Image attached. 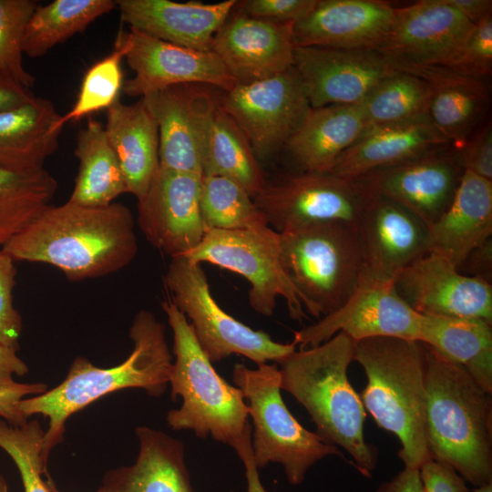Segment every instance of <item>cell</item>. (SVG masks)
Here are the masks:
<instances>
[{"label":"cell","mask_w":492,"mask_h":492,"mask_svg":"<svg viewBox=\"0 0 492 492\" xmlns=\"http://www.w3.org/2000/svg\"><path fill=\"white\" fill-rule=\"evenodd\" d=\"M2 249L15 261L46 263L81 281L127 267L138 247L132 212L124 204L89 207L67 200L48 205Z\"/></svg>","instance_id":"6da1fadb"},{"label":"cell","mask_w":492,"mask_h":492,"mask_svg":"<svg viewBox=\"0 0 492 492\" xmlns=\"http://www.w3.org/2000/svg\"><path fill=\"white\" fill-rule=\"evenodd\" d=\"M128 334L133 349L119 364L101 368L77 356L62 383L19 402V409L27 418L41 415L48 419L42 441V456L46 465L50 452L63 440L67 418L75 413L104 395L125 388H140L152 396L165 393L172 357L164 324L152 313L140 310Z\"/></svg>","instance_id":"7a4b0ae2"},{"label":"cell","mask_w":492,"mask_h":492,"mask_svg":"<svg viewBox=\"0 0 492 492\" xmlns=\"http://www.w3.org/2000/svg\"><path fill=\"white\" fill-rule=\"evenodd\" d=\"M354 343L347 334L338 333L319 345L295 350L276 364L281 389L307 410L316 425L315 433L344 449L357 470L371 477L378 453L365 441L366 413L347 375Z\"/></svg>","instance_id":"3957f363"},{"label":"cell","mask_w":492,"mask_h":492,"mask_svg":"<svg viewBox=\"0 0 492 492\" xmlns=\"http://www.w3.org/2000/svg\"><path fill=\"white\" fill-rule=\"evenodd\" d=\"M425 346V429L430 456L475 487L492 483L491 395L461 366Z\"/></svg>","instance_id":"277c9868"},{"label":"cell","mask_w":492,"mask_h":492,"mask_svg":"<svg viewBox=\"0 0 492 492\" xmlns=\"http://www.w3.org/2000/svg\"><path fill=\"white\" fill-rule=\"evenodd\" d=\"M354 361L367 384L364 407L381 428L399 440L405 467L419 468L431 458L425 438L426 351L419 341L373 337L355 342Z\"/></svg>","instance_id":"5b68a950"},{"label":"cell","mask_w":492,"mask_h":492,"mask_svg":"<svg viewBox=\"0 0 492 492\" xmlns=\"http://www.w3.org/2000/svg\"><path fill=\"white\" fill-rule=\"evenodd\" d=\"M173 334L175 361L169 384L170 397H180L179 408L168 412L173 430H190L197 437H212L232 446L249 424L242 391L230 384L214 369L200 347L191 326L171 300L161 303Z\"/></svg>","instance_id":"8992f818"},{"label":"cell","mask_w":492,"mask_h":492,"mask_svg":"<svg viewBox=\"0 0 492 492\" xmlns=\"http://www.w3.org/2000/svg\"><path fill=\"white\" fill-rule=\"evenodd\" d=\"M281 261L302 302L314 317L350 298L364 271L356 227L329 221L280 233Z\"/></svg>","instance_id":"52a82bcc"},{"label":"cell","mask_w":492,"mask_h":492,"mask_svg":"<svg viewBox=\"0 0 492 492\" xmlns=\"http://www.w3.org/2000/svg\"><path fill=\"white\" fill-rule=\"evenodd\" d=\"M232 380L248 401L251 417V450L255 464L283 466L292 485L301 484L308 470L328 456L343 455L338 447L304 428L288 410L281 395L277 364L261 363L254 369L237 364Z\"/></svg>","instance_id":"ba28073f"},{"label":"cell","mask_w":492,"mask_h":492,"mask_svg":"<svg viewBox=\"0 0 492 492\" xmlns=\"http://www.w3.org/2000/svg\"><path fill=\"white\" fill-rule=\"evenodd\" d=\"M173 303L183 313L197 342L211 363L231 354L256 363H277L296 350V344L277 343L228 314L214 300L201 263L185 256L171 258L164 276Z\"/></svg>","instance_id":"9c48e42d"},{"label":"cell","mask_w":492,"mask_h":492,"mask_svg":"<svg viewBox=\"0 0 492 492\" xmlns=\"http://www.w3.org/2000/svg\"><path fill=\"white\" fill-rule=\"evenodd\" d=\"M185 257L209 262L244 277L251 288V307L271 316L282 297L292 319L306 317L302 302L281 261L280 233L269 225L242 230H208L200 243Z\"/></svg>","instance_id":"30bf717a"},{"label":"cell","mask_w":492,"mask_h":492,"mask_svg":"<svg viewBox=\"0 0 492 492\" xmlns=\"http://www.w3.org/2000/svg\"><path fill=\"white\" fill-rule=\"evenodd\" d=\"M275 231L329 222L356 227L371 194L358 179L332 172H299L265 184L253 198Z\"/></svg>","instance_id":"8fae6325"},{"label":"cell","mask_w":492,"mask_h":492,"mask_svg":"<svg viewBox=\"0 0 492 492\" xmlns=\"http://www.w3.org/2000/svg\"><path fill=\"white\" fill-rule=\"evenodd\" d=\"M219 105L241 129L258 160L284 148L311 108L293 67L265 79L236 84Z\"/></svg>","instance_id":"7c38bea8"},{"label":"cell","mask_w":492,"mask_h":492,"mask_svg":"<svg viewBox=\"0 0 492 492\" xmlns=\"http://www.w3.org/2000/svg\"><path fill=\"white\" fill-rule=\"evenodd\" d=\"M424 315L398 294L395 281L364 271L353 294L335 312L294 333L300 349L319 345L338 333L354 342L373 337L421 340Z\"/></svg>","instance_id":"4fadbf2b"},{"label":"cell","mask_w":492,"mask_h":492,"mask_svg":"<svg viewBox=\"0 0 492 492\" xmlns=\"http://www.w3.org/2000/svg\"><path fill=\"white\" fill-rule=\"evenodd\" d=\"M474 25L444 0H422L395 8L390 28L375 49L393 66L452 67Z\"/></svg>","instance_id":"5bb4252c"},{"label":"cell","mask_w":492,"mask_h":492,"mask_svg":"<svg viewBox=\"0 0 492 492\" xmlns=\"http://www.w3.org/2000/svg\"><path fill=\"white\" fill-rule=\"evenodd\" d=\"M116 44L125 49V59L134 72L123 84L130 97H143L155 90L179 84L211 85L224 92L237 82L211 51L182 47L138 30H120Z\"/></svg>","instance_id":"9a60e30c"},{"label":"cell","mask_w":492,"mask_h":492,"mask_svg":"<svg viewBox=\"0 0 492 492\" xmlns=\"http://www.w3.org/2000/svg\"><path fill=\"white\" fill-rule=\"evenodd\" d=\"M141 100L158 124L159 166L202 175L219 99L200 85L179 84Z\"/></svg>","instance_id":"2e32d148"},{"label":"cell","mask_w":492,"mask_h":492,"mask_svg":"<svg viewBox=\"0 0 492 492\" xmlns=\"http://www.w3.org/2000/svg\"><path fill=\"white\" fill-rule=\"evenodd\" d=\"M202 175L159 166L138 200V225L147 241L171 258L185 256L206 232L200 209Z\"/></svg>","instance_id":"e0dca14e"},{"label":"cell","mask_w":492,"mask_h":492,"mask_svg":"<svg viewBox=\"0 0 492 492\" xmlns=\"http://www.w3.org/2000/svg\"><path fill=\"white\" fill-rule=\"evenodd\" d=\"M465 172L452 145L358 178L371 195L402 205L428 227L449 207Z\"/></svg>","instance_id":"ac0fdd59"},{"label":"cell","mask_w":492,"mask_h":492,"mask_svg":"<svg viewBox=\"0 0 492 492\" xmlns=\"http://www.w3.org/2000/svg\"><path fill=\"white\" fill-rule=\"evenodd\" d=\"M311 108L358 105L396 69L373 49L300 46L293 66Z\"/></svg>","instance_id":"d6986e66"},{"label":"cell","mask_w":492,"mask_h":492,"mask_svg":"<svg viewBox=\"0 0 492 492\" xmlns=\"http://www.w3.org/2000/svg\"><path fill=\"white\" fill-rule=\"evenodd\" d=\"M401 298L424 315L477 318L492 323V285L466 275L449 261L428 252L395 280Z\"/></svg>","instance_id":"ffe728a7"},{"label":"cell","mask_w":492,"mask_h":492,"mask_svg":"<svg viewBox=\"0 0 492 492\" xmlns=\"http://www.w3.org/2000/svg\"><path fill=\"white\" fill-rule=\"evenodd\" d=\"M292 26L231 11L214 35L210 51L237 84L265 79L292 67Z\"/></svg>","instance_id":"44dd1931"},{"label":"cell","mask_w":492,"mask_h":492,"mask_svg":"<svg viewBox=\"0 0 492 492\" xmlns=\"http://www.w3.org/2000/svg\"><path fill=\"white\" fill-rule=\"evenodd\" d=\"M356 231L364 271L377 278L395 281L403 270L428 253V226L384 197L371 195Z\"/></svg>","instance_id":"7402d4cb"},{"label":"cell","mask_w":492,"mask_h":492,"mask_svg":"<svg viewBox=\"0 0 492 492\" xmlns=\"http://www.w3.org/2000/svg\"><path fill=\"white\" fill-rule=\"evenodd\" d=\"M395 9L382 0H317L293 24V45L375 50L390 28Z\"/></svg>","instance_id":"603a6c76"},{"label":"cell","mask_w":492,"mask_h":492,"mask_svg":"<svg viewBox=\"0 0 492 492\" xmlns=\"http://www.w3.org/2000/svg\"><path fill=\"white\" fill-rule=\"evenodd\" d=\"M237 0L204 4L169 0H118L122 22L129 28L182 47L210 51L214 35Z\"/></svg>","instance_id":"cb8c5ba5"},{"label":"cell","mask_w":492,"mask_h":492,"mask_svg":"<svg viewBox=\"0 0 492 492\" xmlns=\"http://www.w3.org/2000/svg\"><path fill=\"white\" fill-rule=\"evenodd\" d=\"M393 67L427 83L428 118L453 147L462 148L489 108V91L483 79L438 66Z\"/></svg>","instance_id":"d4e9b609"},{"label":"cell","mask_w":492,"mask_h":492,"mask_svg":"<svg viewBox=\"0 0 492 492\" xmlns=\"http://www.w3.org/2000/svg\"><path fill=\"white\" fill-rule=\"evenodd\" d=\"M448 145L428 117L374 127L341 154L331 172L356 179Z\"/></svg>","instance_id":"484cf974"},{"label":"cell","mask_w":492,"mask_h":492,"mask_svg":"<svg viewBox=\"0 0 492 492\" xmlns=\"http://www.w3.org/2000/svg\"><path fill=\"white\" fill-rule=\"evenodd\" d=\"M428 231V252L458 269L474 249L492 238V181L465 170L452 202Z\"/></svg>","instance_id":"4316f807"},{"label":"cell","mask_w":492,"mask_h":492,"mask_svg":"<svg viewBox=\"0 0 492 492\" xmlns=\"http://www.w3.org/2000/svg\"><path fill=\"white\" fill-rule=\"evenodd\" d=\"M366 129L359 104L311 108L284 148L301 172H331L341 154Z\"/></svg>","instance_id":"83f0119b"},{"label":"cell","mask_w":492,"mask_h":492,"mask_svg":"<svg viewBox=\"0 0 492 492\" xmlns=\"http://www.w3.org/2000/svg\"><path fill=\"white\" fill-rule=\"evenodd\" d=\"M105 129L128 193L138 200L147 192L159 167L158 124L141 98L129 105L118 99L106 110Z\"/></svg>","instance_id":"f1b7e54d"},{"label":"cell","mask_w":492,"mask_h":492,"mask_svg":"<svg viewBox=\"0 0 492 492\" xmlns=\"http://www.w3.org/2000/svg\"><path fill=\"white\" fill-rule=\"evenodd\" d=\"M60 117L52 101L40 97L0 111V168H44L46 159L58 149Z\"/></svg>","instance_id":"f546056e"},{"label":"cell","mask_w":492,"mask_h":492,"mask_svg":"<svg viewBox=\"0 0 492 492\" xmlns=\"http://www.w3.org/2000/svg\"><path fill=\"white\" fill-rule=\"evenodd\" d=\"M139 443L136 462L106 477L118 492H192L184 445L148 426L135 429Z\"/></svg>","instance_id":"4dcf8cb0"},{"label":"cell","mask_w":492,"mask_h":492,"mask_svg":"<svg viewBox=\"0 0 492 492\" xmlns=\"http://www.w3.org/2000/svg\"><path fill=\"white\" fill-rule=\"evenodd\" d=\"M420 342L461 366L482 389L492 394L491 323L424 315Z\"/></svg>","instance_id":"1f68e13d"},{"label":"cell","mask_w":492,"mask_h":492,"mask_svg":"<svg viewBox=\"0 0 492 492\" xmlns=\"http://www.w3.org/2000/svg\"><path fill=\"white\" fill-rule=\"evenodd\" d=\"M74 154L79 167L68 201L101 207L128 193L119 161L101 122L87 120L77 133Z\"/></svg>","instance_id":"d6a6232c"},{"label":"cell","mask_w":492,"mask_h":492,"mask_svg":"<svg viewBox=\"0 0 492 492\" xmlns=\"http://www.w3.org/2000/svg\"><path fill=\"white\" fill-rule=\"evenodd\" d=\"M220 176L252 198L266 181L250 142L234 119L218 104L202 167V176Z\"/></svg>","instance_id":"836d02e7"},{"label":"cell","mask_w":492,"mask_h":492,"mask_svg":"<svg viewBox=\"0 0 492 492\" xmlns=\"http://www.w3.org/2000/svg\"><path fill=\"white\" fill-rule=\"evenodd\" d=\"M115 8L112 0H55L38 5L25 31L23 52L33 58L42 56Z\"/></svg>","instance_id":"e575fe53"},{"label":"cell","mask_w":492,"mask_h":492,"mask_svg":"<svg viewBox=\"0 0 492 492\" xmlns=\"http://www.w3.org/2000/svg\"><path fill=\"white\" fill-rule=\"evenodd\" d=\"M56 190V179L45 168H0V248L50 205Z\"/></svg>","instance_id":"d590c367"},{"label":"cell","mask_w":492,"mask_h":492,"mask_svg":"<svg viewBox=\"0 0 492 492\" xmlns=\"http://www.w3.org/2000/svg\"><path fill=\"white\" fill-rule=\"evenodd\" d=\"M429 87L416 75L395 70L359 104L367 129L428 117Z\"/></svg>","instance_id":"8d00e7d4"},{"label":"cell","mask_w":492,"mask_h":492,"mask_svg":"<svg viewBox=\"0 0 492 492\" xmlns=\"http://www.w3.org/2000/svg\"><path fill=\"white\" fill-rule=\"evenodd\" d=\"M200 209L206 231L268 225L252 197L237 183L220 176H202Z\"/></svg>","instance_id":"74e56055"},{"label":"cell","mask_w":492,"mask_h":492,"mask_svg":"<svg viewBox=\"0 0 492 492\" xmlns=\"http://www.w3.org/2000/svg\"><path fill=\"white\" fill-rule=\"evenodd\" d=\"M124 57L125 49L115 43L109 55L87 69L75 104L58 120L60 128L102 109L107 110L119 99L118 94L124 84L121 68Z\"/></svg>","instance_id":"f35d334b"},{"label":"cell","mask_w":492,"mask_h":492,"mask_svg":"<svg viewBox=\"0 0 492 492\" xmlns=\"http://www.w3.org/2000/svg\"><path fill=\"white\" fill-rule=\"evenodd\" d=\"M45 431L35 419L22 426H14L0 420V448L15 462L24 487V492H51L47 465L42 456Z\"/></svg>","instance_id":"ab89813d"},{"label":"cell","mask_w":492,"mask_h":492,"mask_svg":"<svg viewBox=\"0 0 492 492\" xmlns=\"http://www.w3.org/2000/svg\"><path fill=\"white\" fill-rule=\"evenodd\" d=\"M37 6L34 0H0V71L28 88L35 77L23 65V39Z\"/></svg>","instance_id":"60d3db41"},{"label":"cell","mask_w":492,"mask_h":492,"mask_svg":"<svg viewBox=\"0 0 492 492\" xmlns=\"http://www.w3.org/2000/svg\"><path fill=\"white\" fill-rule=\"evenodd\" d=\"M457 72L483 79L492 70V13L474 25L456 63Z\"/></svg>","instance_id":"b9f144b4"},{"label":"cell","mask_w":492,"mask_h":492,"mask_svg":"<svg viewBox=\"0 0 492 492\" xmlns=\"http://www.w3.org/2000/svg\"><path fill=\"white\" fill-rule=\"evenodd\" d=\"M15 261L0 248V344L18 348L22 318L14 306Z\"/></svg>","instance_id":"7bdbcfd3"},{"label":"cell","mask_w":492,"mask_h":492,"mask_svg":"<svg viewBox=\"0 0 492 492\" xmlns=\"http://www.w3.org/2000/svg\"><path fill=\"white\" fill-rule=\"evenodd\" d=\"M317 0L236 1L232 12L261 20L295 23L305 16Z\"/></svg>","instance_id":"ee69618b"},{"label":"cell","mask_w":492,"mask_h":492,"mask_svg":"<svg viewBox=\"0 0 492 492\" xmlns=\"http://www.w3.org/2000/svg\"><path fill=\"white\" fill-rule=\"evenodd\" d=\"M463 167L478 177L492 181V127L487 123L466 144L457 149Z\"/></svg>","instance_id":"f6af8a7d"},{"label":"cell","mask_w":492,"mask_h":492,"mask_svg":"<svg viewBox=\"0 0 492 492\" xmlns=\"http://www.w3.org/2000/svg\"><path fill=\"white\" fill-rule=\"evenodd\" d=\"M47 390V385L43 383L25 384L15 380L0 384V416L9 425L22 426L28 418L19 409V402L29 396L38 395Z\"/></svg>","instance_id":"bcb514c9"},{"label":"cell","mask_w":492,"mask_h":492,"mask_svg":"<svg viewBox=\"0 0 492 492\" xmlns=\"http://www.w3.org/2000/svg\"><path fill=\"white\" fill-rule=\"evenodd\" d=\"M419 473L422 492H470L454 468L433 458L421 465Z\"/></svg>","instance_id":"7dc6e473"},{"label":"cell","mask_w":492,"mask_h":492,"mask_svg":"<svg viewBox=\"0 0 492 492\" xmlns=\"http://www.w3.org/2000/svg\"><path fill=\"white\" fill-rule=\"evenodd\" d=\"M241 460L247 481V492H266L260 479L251 450V425L249 423L241 436L231 446ZM235 492V491H231Z\"/></svg>","instance_id":"c3c4849f"},{"label":"cell","mask_w":492,"mask_h":492,"mask_svg":"<svg viewBox=\"0 0 492 492\" xmlns=\"http://www.w3.org/2000/svg\"><path fill=\"white\" fill-rule=\"evenodd\" d=\"M466 275L491 282L492 277V238L474 249L458 267Z\"/></svg>","instance_id":"681fc988"},{"label":"cell","mask_w":492,"mask_h":492,"mask_svg":"<svg viewBox=\"0 0 492 492\" xmlns=\"http://www.w3.org/2000/svg\"><path fill=\"white\" fill-rule=\"evenodd\" d=\"M35 97L30 88L0 71V111L20 107Z\"/></svg>","instance_id":"f907efd6"},{"label":"cell","mask_w":492,"mask_h":492,"mask_svg":"<svg viewBox=\"0 0 492 492\" xmlns=\"http://www.w3.org/2000/svg\"><path fill=\"white\" fill-rule=\"evenodd\" d=\"M375 492H422L419 468L405 466L393 478L381 483Z\"/></svg>","instance_id":"816d5d0a"},{"label":"cell","mask_w":492,"mask_h":492,"mask_svg":"<svg viewBox=\"0 0 492 492\" xmlns=\"http://www.w3.org/2000/svg\"><path fill=\"white\" fill-rule=\"evenodd\" d=\"M17 349L0 344V384L14 381L13 376L28 372L26 363L16 354Z\"/></svg>","instance_id":"f5cc1de1"},{"label":"cell","mask_w":492,"mask_h":492,"mask_svg":"<svg viewBox=\"0 0 492 492\" xmlns=\"http://www.w3.org/2000/svg\"><path fill=\"white\" fill-rule=\"evenodd\" d=\"M473 25L492 13L491 0H444Z\"/></svg>","instance_id":"db71d44e"},{"label":"cell","mask_w":492,"mask_h":492,"mask_svg":"<svg viewBox=\"0 0 492 492\" xmlns=\"http://www.w3.org/2000/svg\"><path fill=\"white\" fill-rule=\"evenodd\" d=\"M50 490L51 492H65L57 489L55 486V484L51 481L50 482ZM96 492H118L109 482L107 480H104L103 486L98 488Z\"/></svg>","instance_id":"11a10c76"},{"label":"cell","mask_w":492,"mask_h":492,"mask_svg":"<svg viewBox=\"0 0 492 492\" xmlns=\"http://www.w3.org/2000/svg\"><path fill=\"white\" fill-rule=\"evenodd\" d=\"M474 492H492V483H488L484 486L475 487Z\"/></svg>","instance_id":"9f6ffc18"},{"label":"cell","mask_w":492,"mask_h":492,"mask_svg":"<svg viewBox=\"0 0 492 492\" xmlns=\"http://www.w3.org/2000/svg\"><path fill=\"white\" fill-rule=\"evenodd\" d=\"M0 492H8V486L5 478L0 474Z\"/></svg>","instance_id":"6f0895ef"}]
</instances>
